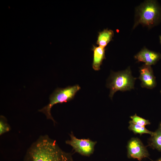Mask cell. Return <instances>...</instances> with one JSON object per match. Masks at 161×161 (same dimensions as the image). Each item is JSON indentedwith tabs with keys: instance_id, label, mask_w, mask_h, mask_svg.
I'll use <instances>...</instances> for the list:
<instances>
[{
	"instance_id": "obj_9",
	"label": "cell",
	"mask_w": 161,
	"mask_h": 161,
	"mask_svg": "<svg viewBox=\"0 0 161 161\" xmlns=\"http://www.w3.org/2000/svg\"><path fill=\"white\" fill-rule=\"evenodd\" d=\"M92 50L93 52L92 67L95 70L98 71L103 60L106 58L105 47L93 46Z\"/></svg>"
},
{
	"instance_id": "obj_7",
	"label": "cell",
	"mask_w": 161,
	"mask_h": 161,
	"mask_svg": "<svg viewBox=\"0 0 161 161\" xmlns=\"http://www.w3.org/2000/svg\"><path fill=\"white\" fill-rule=\"evenodd\" d=\"M140 69V75L138 78L141 81V86L149 89L154 88L156 83L151 66L143 64Z\"/></svg>"
},
{
	"instance_id": "obj_1",
	"label": "cell",
	"mask_w": 161,
	"mask_h": 161,
	"mask_svg": "<svg viewBox=\"0 0 161 161\" xmlns=\"http://www.w3.org/2000/svg\"><path fill=\"white\" fill-rule=\"evenodd\" d=\"M24 161H74L72 154L63 150L47 135L41 136L27 150Z\"/></svg>"
},
{
	"instance_id": "obj_13",
	"label": "cell",
	"mask_w": 161,
	"mask_h": 161,
	"mask_svg": "<svg viewBox=\"0 0 161 161\" xmlns=\"http://www.w3.org/2000/svg\"><path fill=\"white\" fill-rule=\"evenodd\" d=\"M130 118L131 119V120L132 122L140 126H145L146 125L151 124L150 122L148 120L137 116L136 114L130 116Z\"/></svg>"
},
{
	"instance_id": "obj_4",
	"label": "cell",
	"mask_w": 161,
	"mask_h": 161,
	"mask_svg": "<svg viewBox=\"0 0 161 161\" xmlns=\"http://www.w3.org/2000/svg\"><path fill=\"white\" fill-rule=\"evenodd\" d=\"M80 89V86L77 84L64 88H57L50 95L49 102L48 104L38 111L44 114L47 119L52 120L55 124V121L51 113L52 107L56 104L66 102L72 100Z\"/></svg>"
},
{
	"instance_id": "obj_10",
	"label": "cell",
	"mask_w": 161,
	"mask_h": 161,
	"mask_svg": "<svg viewBox=\"0 0 161 161\" xmlns=\"http://www.w3.org/2000/svg\"><path fill=\"white\" fill-rule=\"evenodd\" d=\"M148 146L161 151V123L158 129L151 135L148 141Z\"/></svg>"
},
{
	"instance_id": "obj_3",
	"label": "cell",
	"mask_w": 161,
	"mask_h": 161,
	"mask_svg": "<svg viewBox=\"0 0 161 161\" xmlns=\"http://www.w3.org/2000/svg\"><path fill=\"white\" fill-rule=\"evenodd\" d=\"M136 78L131 74L130 68L117 72H112L108 78L106 86L110 89L109 97L111 99L117 91H124L134 89Z\"/></svg>"
},
{
	"instance_id": "obj_2",
	"label": "cell",
	"mask_w": 161,
	"mask_h": 161,
	"mask_svg": "<svg viewBox=\"0 0 161 161\" xmlns=\"http://www.w3.org/2000/svg\"><path fill=\"white\" fill-rule=\"evenodd\" d=\"M136 9V20L133 28L140 24L151 28L161 21V7L156 1H145Z\"/></svg>"
},
{
	"instance_id": "obj_16",
	"label": "cell",
	"mask_w": 161,
	"mask_h": 161,
	"mask_svg": "<svg viewBox=\"0 0 161 161\" xmlns=\"http://www.w3.org/2000/svg\"><path fill=\"white\" fill-rule=\"evenodd\" d=\"M159 38H160V42L161 44V35L159 36Z\"/></svg>"
},
{
	"instance_id": "obj_14",
	"label": "cell",
	"mask_w": 161,
	"mask_h": 161,
	"mask_svg": "<svg viewBox=\"0 0 161 161\" xmlns=\"http://www.w3.org/2000/svg\"><path fill=\"white\" fill-rule=\"evenodd\" d=\"M10 127L9 125L6 123L4 117L0 116V134H2L10 131Z\"/></svg>"
},
{
	"instance_id": "obj_6",
	"label": "cell",
	"mask_w": 161,
	"mask_h": 161,
	"mask_svg": "<svg viewBox=\"0 0 161 161\" xmlns=\"http://www.w3.org/2000/svg\"><path fill=\"white\" fill-rule=\"evenodd\" d=\"M127 148L129 158L136 159L139 161L148 158L149 153L141 141L137 137H132L128 142Z\"/></svg>"
},
{
	"instance_id": "obj_8",
	"label": "cell",
	"mask_w": 161,
	"mask_h": 161,
	"mask_svg": "<svg viewBox=\"0 0 161 161\" xmlns=\"http://www.w3.org/2000/svg\"><path fill=\"white\" fill-rule=\"evenodd\" d=\"M138 61L143 62L145 64L151 66L154 65L161 58V54L158 52L144 48L134 56Z\"/></svg>"
},
{
	"instance_id": "obj_11",
	"label": "cell",
	"mask_w": 161,
	"mask_h": 161,
	"mask_svg": "<svg viewBox=\"0 0 161 161\" xmlns=\"http://www.w3.org/2000/svg\"><path fill=\"white\" fill-rule=\"evenodd\" d=\"M114 35L113 30L105 29L99 32L96 44L99 46L105 47L112 40Z\"/></svg>"
},
{
	"instance_id": "obj_12",
	"label": "cell",
	"mask_w": 161,
	"mask_h": 161,
	"mask_svg": "<svg viewBox=\"0 0 161 161\" xmlns=\"http://www.w3.org/2000/svg\"><path fill=\"white\" fill-rule=\"evenodd\" d=\"M129 129L135 134H139L141 135L143 134H146L151 135L153 133V132L148 130L145 126L137 125L132 122L131 120L129 121Z\"/></svg>"
},
{
	"instance_id": "obj_17",
	"label": "cell",
	"mask_w": 161,
	"mask_h": 161,
	"mask_svg": "<svg viewBox=\"0 0 161 161\" xmlns=\"http://www.w3.org/2000/svg\"><path fill=\"white\" fill-rule=\"evenodd\" d=\"M160 93H161V90H160Z\"/></svg>"
},
{
	"instance_id": "obj_15",
	"label": "cell",
	"mask_w": 161,
	"mask_h": 161,
	"mask_svg": "<svg viewBox=\"0 0 161 161\" xmlns=\"http://www.w3.org/2000/svg\"><path fill=\"white\" fill-rule=\"evenodd\" d=\"M155 161H161V157L159 158V159L155 160Z\"/></svg>"
},
{
	"instance_id": "obj_5",
	"label": "cell",
	"mask_w": 161,
	"mask_h": 161,
	"mask_svg": "<svg viewBox=\"0 0 161 161\" xmlns=\"http://www.w3.org/2000/svg\"><path fill=\"white\" fill-rule=\"evenodd\" d=\"M70 136V140L66 141V143L71 146L76 152L86 157H89L93 153L96 141L89 139H78L72 132Z\"/></svg>"
}]
</instances>
